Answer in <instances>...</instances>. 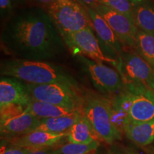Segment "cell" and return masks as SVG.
<instances>
[{
    "mask_svg": "<svg viewBox=\"0 0 154 154\" xmlns=\"http://www.w3.org/2000/svg\"><path fill=\"white\" fill-rule=\"evenodd\" d=\"M57 29L49 14L41 9H29L9 21L2 39L9 51L22 59L44 61L63 49Z\"/></svg>",
    "mask_w": 154,
    "mask_h": 154,
    "instance_id": "6da1fadb",
    "label": "cell"
},
{
    "mask_svg": "<svg viewBox=\"0 0 154 154\" xmlns=\"http://www.w3.org/2000/svg\"><path fill=\"white\" fill-rule=\"evenodd\" d=\"M111 103L113 121L122 134L128 124L154 121V91L145 86L125 84Z\"/></svg>",
    "mask_w": 154,
    "mask_h": 154,
    "instance_id": "7a4b0ae2",
    "label": "cell"
},
{
    "mask_svg": "<svg viewBox=\"0 0 154 154\" xmlns=\"http://www.w3.org/2000/svg\"><path fill=\"white\" fill-rule=\"evenodd\" d=\"M1 74L32 85L63 83L74 85L70 77L51 63L42 61L10 59L1 64Z\"/></svg>",
    "mask_w": 154,
    "mask_h": 154,
    "instance_id": "3957f363",
    "label": "cell"
},
{
    "mask_svg": "<svg viewBox=\"0 0 154 154\" xmlns=\"http://www.w3.org/2000/svg\"><path fill=\"white\" fill-rule=\"evenodd\" d=\"M48 14L62 37L85 28H93L87 9L76 0H56L49 5Z\"/></svg>",
    "mask_w": 154,
    "mask_h": 154,
    "instance_id": "277c9868",
    "label": "cell"
},
{
    "mask_svg": "<svg viewBox=\"0 0 154 154\" xmlns=\"http://www.w3.org/2000/svg\"><path fill=\"white\" fill-rule=\"evenodd\" d=\"M82 112L101 140L113 145L115 141L121 139L123 134L113 121L110 101L101 98H91L84 103Z\"/></svg>",
    "mask_w": 154,
    "mask_h": 154,
    "instance_id": "5b68a950",
    "label": "cell"
},
{
    "mask_svg": "<svg viewBox=\"0 0 154 154\" xmlns=\"http://www.w3.org/2000/svg\"><path fill=\"white\" fill-rule=\"evenodd\" d=\"M33 100L51 104L82 110V101L74 89V85L63 83L32 85L25 84Z\"/></svg>",
    "mask_w": 154,
    "mask_h": 154,
    "instance_id": "8992f818",
    "label": "cell"
},
{
    "mask_svg": "<svg viewBox=\"0 0 154 154\" xmlns=\"http://www.w3.org/2000/svg\"><path fill=\"white\" fill-rule=\"evenodd\" d=\"M116 68L124 85L143 86L154 91V69L137 52L121 54Z\"/></svg>",
    "mask_w": 154,
    "mask_h": 154,
    "instance_id": "52a82bcc",
    "label": "cell"
},
{
    "mask_svg": "<svg viewBox=\"0 0 154 154\" xmlns=\"http://www.w3.org/2000/svg\"><path fill=\"white\" fill-rule=\"evenodd\" d=\"M63 38L74 54H84L96 62L110 63L116 66L118 64V60L107 57L102 51L92 27L85 28Z\"/></svg>",
    "mask_w": 154,
    "mask_h": 154,
    "instance_id": "ba28073f",
    "label": "cell"
},
{
    "mask_svg": "<svg viewBox=\"0 0 154 154\" xmlns=\"http://www.w3.org/2000/svg\"><path fill=\"white\" fill-rule=\"evenodd\" d=\"M93 9L106 21L121 43L135 47L138 29L134 19L100 4Z\"/></svg>",
    "mask_w": 154,
    "mask_h": 154,
    "instance_id": "9c48e42d",
    "label": "cell"
},
{
    "mask_svg": "<svg viewBox=\"0 0 154 154\" xmlns=\"http://www.w3.org/2000/svg\"><path fill=\"white\" fill-rule=\"evenodd\" d=\"M86 66L94 85L100 91L115 94L123 89L124 84L119 72L103 62L87 61Z\"/></svg>",
    "mask_w": 154,
    "mask_h": 154,
    "instance_id": "30bf717a",
    "label": "cell"
},
{
    "mask_svg": "<svg viewBox=\"0 0 154 154\" xmlns=\"http://www.w3.org/2000/svg\"><path fill=\"white\" fill-rule=\"evenodd\" d=\"M40 121L26 108L22 112L0 118L1 138L9 139L29 134L36 129Z\"/></svg>",
    "mask_w": 154,
    "mask_h": 154,
    "instance_id": "8fae6325",
    "label": "cell"
},
{
    "mask_svg": "<svg viewBox=\"0 0 154 154\" xmlns=\"http://www.w3.org/2000/svg\"><path fill=\"white\" fill-rule=\"evenodd\" d=\"M32 101L25 84L11 77L0 80V109L19 106L26 108Z\"/></svg>",
    "mask_w": 154,
    "mask_h": 154,
    "instance_id": "7c38bea8",
    "label": "cell"
},
{
    "mask_svg": "<svg viewBox=\"0 0 154 154\" xmlns=\"http://www.w3.org/2000/svg\"><path fill=\"white\" fill-rule=\"evenodd\" d=\"M67 136L68 133L54 134L44 131H33L19 137L3 139L19 147L39 150L57 147V146L63 143L62 141L67 138Z\"/></svg>",
    "mask_w": 154,
    "mask_h": 154,
    "instance_id": "4fadbf2b",
    "label": "cell"
},
{
    "mask_svg": "<svg viewBox=\"0 0 154 154\" xmlns=\"http://www.w3.org/2000/svg\"><path fill=\"white\" fill-rule=\"evenodd\" d=\"M87 10L91 18L93 29L101 42L116 53L121 55V42L106 21L94 9L88 7Z\"/></svg>",
    "mask_w": 154,
    "mask_h": 154,
    "instance_id": "5bb4252c",
    "label": "cell"
},
{
    "mask_svg": "<svg viewBox=\"0 0 154 154\" xmlns=\"http://www.w3.org/2000/svg\"><path fill=\"white\" fill-rule=\"evenodd\" d=\"M101 140L84 115L73 125L66 138L67 142L79 144H91Z\"/></svg>",
    "mask_w": 154,
    "mask_h": 154,
    "instance_id": "9a60e30c",
    "label": "cell"
},
{
    "mask_svg": "<svg viewBox=\"0 0 154 154\" xmlns=\"http://www.w3.org/2000/svg\"><path fill=\"white\" fill-rule=\"evenodd\" d=\"M123 133L136 145L146 146L154 140V121L128 124L124 128Z\"/></svg>",
    "mask_w": 154,
    "mask_h": 154,
    "instance_id": "2e32d148",
    "label": "cell"
},
{
    "mask_svg": "<svg viewBox=\"0 0 154 154\" xmlns=\"http://www.w3.org/2000/svg\"><path fill=\"white\" fill-rule=\"evenodd\" d=\"M26 109L29 112L41 120L71 115L78 111H82L79 109H69V108L60 106L46 103V102L35 101L32 99Z\"/></svg>",
    "mask_w": 154,
    "mask_h": 154,
    "instance_id": "e0dca14e",
    "label": "cell"
},
{
    "mask_svg": "<svg viewBox=\"0 0 154 154\" xmlns=\"http://www.w3.org/2000/svg\"><path fill=\"white\" fill-rule=\"evenodd\" d=\"M83 116L82 111L68 116L57 117V118L42 119L39 124L34 131H44L54 134L68 133L76 121Z\"/></svg>",
    "mask_w": 154,
    "mask_h": 154,
    "instance_id": "ac0fdd59",
    "label": "cell"
},
{
    "mask_svg": "<svg viewBox=\"0 0 154 154\" xmlns=\"http://www.w3.org/2000/svg\"><path fill=\"white\" fill-rule=\"evenodd\" d=\"M133 18L139 30L154 34V7L149 4L136 5Z\"/></svg>",
    "mask_w": 154,
    "mask_h": 154,
    "instance_id": "d6986e66",
    "label": "cell"
},
{
    "mask_svg": "<svg viewBox=\"0 0 154 154\" xmlns=\"http://www.w3.org/2000/svg\"><path fill=\"white\" fill-rule=\"evenodd\" d=\"M135 47L138 54L154 69V34L138 29Z\"/></svg>",
    "mask_w": 154,
    "mask_h": 154,
    "instance_id": "ffe728a7",
    "label": "cell"
},
{
    "mask_svg": "<svg viewBox=\"0 0 154 154\" xmlns=\"http://www.w3.org/2000/svg\"><path fill=\"white\" fill-rule=\"evenodd\" d=\"M100 142L91 144H79L66 142L55 147L57 154H96Z\"/></svg>",
    "mask_w": 154,
    "mask_h": 154,
    "instance_id": "44dd1931",
    "label": "cell"
},
{
    "mask_svg": "<svg viewBox=\"0 0 154 154\" xmlns=\"http://www.w3.org/2000/svg\"><path fill=\"white\" fill-rule=\"evenodd\" d=\"M99 4L134 19L133 15L136 5L130 0H100Z\"/></svg>",
    "mask_w": 154,
    "mask_h": 154,
    "instance_id": "7402d4cb",
    "label": "cell"
},
{
    "mask_svg": "<svg viewBox=\"0 0 154 154\" xmlns=\"http://www.w3.org/2000/svg\"><path fill=\"white\" fill-rule=\"evenodd\" d=\"M33 151L34 150L12 145L7 140L1 138L0 154H29Z\"/></svg>",
    "mask_w": 154,
    "mask_h": 154,
    "instance_id": "603a6c76",
    "label": "cell"
},
{
    "mask_svg": "<svg viewBox=\"0 0 154 154\" xmlns=\"http://www.w3.org/2000/svg\"><path fill=\"white\" fill-rule=\"evenodd\" d=\"M29 154H57L55 152V148H50V149H44L39 150H34Z\"/></svg>",
    "mask_w": 154,
    "mask_h": 154,
    "instance_id": "cb8c5ba5",
    "label": "cell"
},
{
    "mask_svg": "<svg viewBox=\"0 0 154 154\" xmlns=\"http://www.w3.org/2000/svg\"><path fill=\"white\" fill-rule=\"evenodd\" d=\"M84 5L87 6L88 8H94L99 5L100 0H79Z\"/></svg>",
    "mask_w": 154,
    "mask_h": 154,
    "instance_id": "d4e9b609",
    "label": "cell"
},
{
    "mask_svg": "<svg viewBox=\"0 0 154 154\" xmlns=\"http://www.w3.org/2000/svg\"><path fill=\"white\" fill-rule=\"evenodd\" d=\"M11 7V0H0V9L2 11L8 10Z\"/></svg>",
    "mask_w": 154,
    "mask_h": 154,
    "instance_id": "484cf974",
    "label": "cell"
},
{
    "mask_svg": "<svg viewBox=\"0 0 154 154\" xmlns=\"http://www.w3.org/2000/svg\"><path fill=\"white\" fill-rule=\"evenodd\" d=\"M106 154H124L122 150L119 149L116 146L112 145L111 149L109 150Z\"/></svg>",
    "mask_w": 154,
    "mask_h": 154,
    "instance_id": "4316f807",
    "label": "cell"
},
{
    "mask_svg": "<svg viewBox=\"0 0 154 154\" xmlns=\"http://www.w3.org/2000/svg\"><path fill=\"white\" fill-rule=\"evenodd\" d=\"M123 152H124V154H141L138 152L134 151V150L130 149H122Z\"/></svg>",
    "mask_w": 154,
    "mask_h": 154,
    "instance_id": "83f0119b",
    "label": "cell"
},
{
    "mask_svg": "<svg viewBox=\"0 0 154 154\" xmlns=\"http://www.w3.org/2000/svg\"><path fill=\"white\" fill-rule=\"evenodd\" d=\"M130 1L134 3V5H139V4L143 3L144 1H146V0H130Z\"/></svg>",
    "mask_w": 154,
    "mask_h": 154,
    "instance_id": "f1b7e54d",
    "label": "cell"
}]
</instances>
